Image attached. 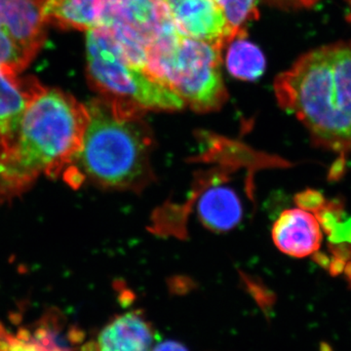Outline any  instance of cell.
I'll return each instance as SVG.
<instances>
[{
  "mask_svg": "<svg viewBox=\"0 0 351 351\" xmlns=\"http://www.w3.org/2000/svg\"><path fill=\"white\" fill-rule=\"evenodd\" d=\"M152 351H189L186 346L176 341H165L154 346Z\"/></svg>",
  "mask_w": 351,
  "mask_h": 351,
  "instance_id": "cell-19",
  "label": "cell"
},
{
  "mask_svg": "<svg viewBox=\"0 0 351 351\" xmlns=\"http://www.w3.org/2000/svg\"><path fill=\"white\" fill-rule=\"evenodd\" d=\"M226 53L228 73L239 80L253 82L263 75L265 69V55L255 44L244 36L230 41Z\"/></svg>",
  "mask_w": 351,
  "mask_h": 351,
  "instance_id": "cell-15",
  "label": "cell"
},
{
  "mask_svg": "<svg viewBox=\"0 0 351 351\" xmlns=\"http://www.w3.org/2000/svg\"><path fill=\"white\" fill-rule=\"evenodd\" d=\"M223 8L235 38L245 36V25L258 18V0H216Z\"/></svg>",
  "mask_w": 351,
  "mask_h": 351,
  "instance_id": "cell-16",
  "label": "cell"
},
{
  "mask_svg": "<svg viewBox=\"0 0 351 351\" xmlns=\"http://www.w3.org/2000/svg\"><path fill=\"white\" fill-rule=\"evenodd\" d=\"M332 267L336 269L337 274L343 272L351 288V245L345 249L341 247L335 251Z\"/></svg>",
  "mask_w": 351,
  "mask_h": 351,
  "instance_id": "cell-17",
  "label": "cell"
},
{
  "mask_svg": "<svg viewBox=\"0 0 351 351\" xmlns=\"http://www.w3.org/2000/svg\"><path fill=\"white\" fill-rule=\"evenodd\" d=\"M55 313L46 314L34 329L12 332L0 324V351H78L69 345Z\"/></svg>",
  "mask_w": 351,
  "mask_h": 351,
  "instance_id": "cell-12",
  "label": "cell"
},
{
  "mask_svg": "<svg viewBox=\"0 0 351 351\" xmlns=\"http://www.w3.org/2000/svg\"><path fill=\"white\" fill-rule=\"evenodd\" d=\"M18 75L0 64V161L10 151L29 103L44 88L36 78Z\"/></svg>",
  "mask_w": 351,
  "mask_h": 351,
  "instance_id": "cell-9",
  "label": "cell"
},
{
  "mask_svg": "<svg viewBox=\"0 0 351 351\" xmlns=\"http://www.w3.org/2000/svg\"><path fill=\"white\" fill-rule=\"evenodd\" d=\"M242 204L232 189L217 186L207 189L197 203V214L203 225L214 232L232 230L242 219Z\"/></svg>",
  "mask_w": 351,
  "mask_h": 351,
  "instance_id": "cell-13",
  "label": "cell"
},
{
  "mask_svg": "<svg viewBox=\"0 0 351 351\" xmlns=\"http://www.w3.org/2000/svg\"><path fill=\"white\" fill-rule=\"evenodd\" d=\"M88 123L86 106L59 89L29 103L10 151L0 161V201L22 195L39 176H58L73 163Z\"/></svg>",
  "mask_w": 351,
  "mask_h": 351,
  "instance_id": "cell-2",
  "label": "cell"
},
{
  "mask_svg": "<svg viewBox=\"0 0 351 351\" xmlns=\"http://www.w3.org/2000/svg\"><path fill=\"white\" fill-rule=\"evenodd\" d=\"M182 36L223 48L235 38L216 0H162Z\"/></svg>",
  "mask_w": 351,
  "mask_h": 351,
  "instance_id": "cell-8",
  "label": "cell"
},
{
  "mask_svg": "<svg viewBox=\"0 0 351 351\" xmlns=\"http://www.w3.org/2000/svg\"><path fill=\"white\" fill-rule=\"evenodd\" d=\"M87 75L101 98L142 110H178L184 107L177 94L147 68L127 56L106 29L87 32Z\"/></svg>",
  "mask_w": 351,
  "mask_h": 351,
  "instance_id": "cell-5",
  "label": "cell"
},
{
  "mask_svg": "<svg viewBox=\"0 0 351 351\" xmlns=\"http://www.w3.org/2000/svg\"><path fill=\"white\" fill-rule=\"evenodd\" d=\"M86 108V130L73 163L104 188H141L151 175L152 138L144 112L103 98Z\"/></svg>",
  "mask_w": 351,
  "mask_h": 351,
  "instance_id": "cell-3",
  "label": "cell"
},
{
  "mask_svg": "<svg viewBox=\"0 0 351 351\" xmlns=\"http://www.w3.org/2000/svg\"><path fill=\"white\" fill-rule=\"evenodd\" d=\"M44 27L38 0H0V64L27 69L45 43Z\"/></svg>",
  "mask_w": 351,
  "mask_h": 351,
  "instance_id": "cell-7",
  "label": "cell"
},
{
  "mask_svg": "<svg viewBox=\"0 0 351 351\" xmlns=\"http://www.w3.org/2000/svg\"><path fill=\"white\" fill-rule=\"evenodd\" d=\"M321 221L304 208L285 210L272 228L277 248L293 258H306L319 250L322 243Z\"/></svg>",
  "mask_w": 351,
  "mask_h": 351,
  "instance_id": "cell-10",
  "label": "cell"
},
{
  "mask_svg": "<svg viewBox=\"0 0 351 351\" xmlns=\"http://www.w3.org/2000/svg\"><path fill=\"white\" fill-rule=\"evenodd\" d=\"M98 27L106 29L127 56L147 69V51L177 31L162 0H99Z\"/></svg>",
  "mask_w": 351,
  "mask_h": 351,
  "instance_id": "cell-6",
  "label": "cell"
},
{
  "mask_svg": "<svg viewBox=\"0 0 351 351\" xmlns=\"http://www.w3.org/2000/svg\"><path fill=\"white\" fill-rule=\"evenodd\" d=\"M156 334L149 320L141 313L120 314L101 330L97 351H152Z\"/></svg>",
  "mask_w": 351,
  "mask_h": 351,
  "instance_id": "cell-11",
  "label": "cell"
},
{
  "mask_svg": "<svg viewBox=\"0 0 351 351\" xmlns=\"http://www.w3.org/2000/svg\"><path fill=\"white\" fill-rule=\"evenodd\" d=\"M279 105L306 126L314 144L351 154V41L316 48L274 82Z\"/></svg>",
  "mask_w": 351,
  "mask_h": 351,
  "instance_id": "cell-1",
  "label": "cell"
},
{
  "mask_svg": "<svg viewBox=\"0 0 351 351\" xmlns=\"http://www.w3.org/2000/svg\"><path fill=\"white\" fill-rule=\"evenodd\" d=\"M267 1L274 4V5L300 8V7L313 6L318 0H267Z\"/></svg>",
  "mask_w": 351,
  "mask_h": 351,
  "instance_id": "cell-18",
  "label": "cell"
},
{
  "mask_svg": "<svg viewBox=\"0 0 351 351\" xmlns=\"http://www.w3.org/2000/svg\"><path fill=\"white\" fill-rule=\"evenodd\" d=\"M45 25L90 31L98 27L99 0H38Z\"/></svg>",
  "mask_w": 351,
  "mask_h": 351,
  "instance_id": "cell-14",
  "label": "cell"
},
{
  "mask_svg": "<svg viewBox=\"0 0 351 351\" xmlns=\"http://www.w3.org/2000/svg\"><path fill=\"white\" fill-rule=\"evenodd\" d=\"M221 48L175 31L147 51V69L197 112L219 110L226 100Z\"/></svg>",
  "mask_w": 351,
  "mask_h": 351,
  "instance_id": "cell-4",
  "label": "cell"
}]
</instances>
